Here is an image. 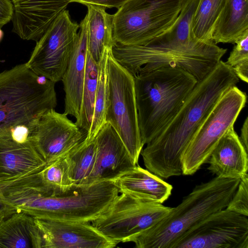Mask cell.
Returning a JSON list of instances; mask_svg holds the SVG:
<instances>
[{
	"mask_svg": "<svg viewBox=\"0 0 248 248\" xmlns=\"http://www.w3.org/2000/svg\"><path fill=\"white\" fill-rule=\"evenodd\" d=\"M96 158L89 184L110 181L136 165L118 133L106 123L94 138Z\"/></svg>",
	"mask_w": 248,
	"mask_h": 248,
	"instance_id": "obj_15",
	"label": "cell"
},
{
	"mask_svg": "<svg viewBox=\"0 0 248 248\" xmlns=\"http://www.w3.org/2000/svg\"><path fill=\"white\" fill-rule=\"evenodd\" d=\"M130 0H70V2H78L84 5H93L107 8L119 9Z\"/></svg>",
	"mask_w": 248,
	"mask_h": 248,
	"instance_id": "obj_31",
	"label": "cell"
},
{
	"mask_svg": "<svg viewBox=\"0 0 248 248\" xmlns=\"http://www.w3.org/2000/svg\"><path fill=\"white\" fill-rule=\"evenodd\" d=\"M87 132L55 108L46 111L30 129L28 139L46 163L65 155L86 138Z\"/></svg>",
	"mask_w": 248,
	"mask_h": 248,
	"instance_id": "obj_13",
	"label": "cell"
},
{
	"mask_svg": "<svg viewBox=\"0 0 248 248\" xmlns=\"http://www.w3.org/2000/svg\"><path fill=\"white\" fill-rule=\"evenodd\" d=\"M172 248H248V219L226 208L187 232Z\"/></svg>",
	"mask_w": 248,
	"mask_h": 248,
	"instance_id": "obj_12",
	"label": "cell"
},
{
	"mask_svg": "<svg viewBox=\"0 0 248 248\" xmlns=\"http://www.w3.org/2000/svg\"><path fill=\"white\" fill-rule=\"evenodd\" d=\"M120 193L110 181L75 186L68 191L53 193L35 176L18 181L10 202L16 212L35 218L91 222L102 214Z\"/></svg>",
	"mask_w": 248,
	"mask_h": 248,
	"instance_id": "obj_2",
	"label": "cell"
},
{
	"mask_svg": "<svg viewBox=\"0 0 248 248\" xmlns=\"http://www.w3.org/2000/svg\"><path fill=\"white\" fill-rule=\"evenodd\" d=\"M240 140L246 151H248V118L245 120L241 129Z\"/></svg>",
	"mask_w": 248,
	"mask_h": 248,
	"instance_id": "obj_33",
	"label": "cell"
},
{
	"mask_svg": "<svg viewBox=\"0 0 248 248\" xmlns=\"http://www.w3.org/2000/svg\"><path fill=\"white\" fill-rule=\"evenodd\" d=\"M0 210H3L8 211L13 214L16 212V210L10 205L4 202L1 199L0 196Z\"/></svg>",
	"mask_w": 248,
	"mask_h": 248,
	"instance_id": "obj_34",
	"label": "cell"
},
{
	"mask_svg": "<svg viewBox=\"0 0 248 248\" xmlns=\"http://www.w3.org/2000/svg\"><path fill=\"white\" fill-rule=\"evenodd\" d=\"M46 248H112L118 244L85 221L35 218Z\"/></svg>",
	"mask_w": 248,
	"mask_h": 248,
	"instance_id": "obj_14",
	"label": "cell"
},
{
	"mask_svg": "<svg viewBox=\"0 0 248 248\" xmlns=\"http://www.w3.org/2000/svg\"><path fill=\"white\" fill-rule=\"evenodd\" d=\"M55 83L40 77L26 63L0 73V138L11 137L17 127L30 129L46 111L55 108Z\"/></svg>",
	"mask_w": 248,
	"mask_h": 248,
	"instance_id": "obj_5",
	"label": "cell"
},
{
	"mask_svg": "<svg viewBox=\"0 0 248 248\" xmlns=\"http://www.w3.org/2000/svg\"><path fill=\"white\" fill-rule=\"evenodd\" d=\"M69 174L73 185L89 184L93 173L95 158L94 139H85L65 155Z\"/></svg>",
	"mask_w": 248,
	"mask_h": 248,
	"instance_id": "obj_24",
	"label": "cell"
},
{
	"mask_svg": "<svg viewBox=\"0 0 248 248\" xmlns=\"http://www.w3.org/2000/svg\"><path fill=\"white\" fill-rule=\"evenodd\" d=\"M247 95L236 86L227 90L202 124L182 157V174H194L209 159L225 132L233 126L245 107Z\"/></svg>",
	"mask_w": 248,
	"mask_h": 248,
	"instance_id": "obj_10",
	"label": "cell"
},
{
	"mask_svg": "<svg viewBox=\"0 0 248 248\" xmlns=\"http://www.w3.org/2000/svg\"><path fill=\"white\" fill-rule=\"evenodd\" d=\"M240 178L216 176L196 186L157 223L132 239L137 248H172L189 230L209 215L226 208Z\"/></svg>",
	"mask_w": 248,
	"mask_h": 248,
	"instance_id": "obj_4",
	"label": "cell"
},
{
	"mask_svg": "<svg viewBox=\"0 0 248 248\" xmlns=\"http://www.w3.org/2000/svg\"><path fill=\"white\" fill-rule=\"evenodd\" d=\"M225 63L229 65L239 79L248 81V30L235 41Z\"/></svg>",
	"mask_w": 248,
	"mask_h": 248,
	"instance_id": "obj_29",
	"label": "cell"
},
{
	"mask_svg": "<svg viewBox=\"0 0 248 248\" xmlns=\"http://www.w3.org/2000/svg\"><path fill=\"white\" fill-rule=\"evenodd\" d=\"M115 60L133 76L142 67L171 65L182 68L198 80L206 77L221 61L227 49L214 42L200 41L187 46L156 47L116 44L111 49Z\"/></svg>",
	"mask_w": 248,
	"mask_h": 248,
	"instance_id": "obj_6",
	"label": "cell"
},
{
	"mask_svg": "<svg viewBox=\"0 0 248 248\" xmlns=\"http://www.w3.org/2000/svg\"><path fill=\"white\" fill-rule=\"evenodd\" d=\"M98 77V64L87 51L80 112L75 122L87 133L90 130L93 115Z\"/></svg>",
	"mask_w": 248,
	"mask_h": 248,
	"instance_id": "obj_25",
	"label": "cell"
},
{
	"mask_svg": "<svg viewBox=\"0 0 248 248\" xmlns=\"http://www.w3.org/2000/svg\"><path fill=\"white\" fill-rule=\"evenodd\" d=\"M108 49L106 50L98 63L99 77L93 115L90 130L86 137V139L88 140L94 139L100 129L106 123L105 115L108 90L107 60Z\"/></svg>",
	"mask_w": 248,
	"mask_h": 248,
	"instance_id": "obj_27",
	"label": "cell"
},
{
	"mask_svg": "<svg viewBox=\"0 0 248 248\" xmlns=\"http://www.w3.org/2000/svg\"><path fill=\"white\" fill-rule=\"evenodd\" d=\"M39 174L44 185L52 193L65 192L73 186L65 155L46 163Z\"/></svg>",
	"mask_w": 248,
	"mask_h": 248,
	"instance_id": "obj_28",
	"label": "cell"
},
{
	"mask_svg": "<svg viewBox=\"0 0 248 248\" xmlns=\"http://www.w3.org/2000/svg\"><path fill=\"white\" fill-rule=\"evenodd\" d=\"M208 161V170L219 177L240 178L248 173V152L233 126L219 140Z\"/></svg>",
	"mask_w": 248,
	"mask_h": 248,
	"instance_id": "obj_18",
	"label": "cell"
},
{
	"mask_svg": "<svg viewBox=\"0 0 248 248\" xmlns=\"http://www.w3.org/2000/svg\"><path fill=\"white\" fill-rule=\"evenodd\" d=\"M239 79L221 60L198 81L174 116L142 149L146 169L163 179L182 174V157L189 143L223 94Z\"/></svg>",
	"mask_w": 248,
	"mask_h": 248,
	"instance_id": "obj_1",
	"label": "cell"
},
{
	"mask_svg": "<svg viewBox=\"0 0 248 248\" xmlns=\"http://www.w3.org/2000/svg\"><path fill=\"white\" fill-rule=\"evenodd\" d=\"M79 25L69 11L62 12L51 23L36 44L27 66L39 76L56 83L62 80L73 52Z\"/></svg>",
	"mask_w": 248,
	"mask_h": 248,
	"instance_id": "obj_11",
	"label": "cell"
},
{
	"mask_svg": "<svg viewBox=\"0 0 248 248\" xmlns=\"http://www.w3.org/2000/svg\"><path fill=\"white\" fill-rule=\"evenodd\" d=\"M184 0H130L112 15L117 44L144 46L171 26Z\"/></svg>",
	"mask_w": 248,
	"mask_h": 248,
	"instance_id": "obj_7",
	"label": "cell"
},
{
	"mask_svg": "<svg viewBox=\"0 0 248 248\" xmlns=\"http://www.w3.org/2000/svg\"><path fill=\"white\" fill-rule=\"evenodd\" d=\"M134 78L139 126L144 145L174 116L198 81L187 71L168 65L142 67Z\"/></svg>",
	"mask_w": 248,
	"mask_h": 248,
	"instance_id": "obj_3",
	"label": "cell"
},
{
	"mask_svg": "<svg viewBox=\"0 0 248 248\" xmlns=\"http://www.w3.org/2000/svg\"><path fill=\"white\" fill-rule=\"evenodd\" d=\"M14 7L11 0H0V28L12 20Z\"/></svg>",
	"mask_w": 248,
	"mask_h": 248,
	"instance_id": "obj_32",
	"label": "cell"
},
{
	"mask_svg": "<svg viewBox=\"0 0 248 248\" xmlns=\"http://www.w3.org/2000/svg\"><path fill=\"white\" fill-rule=\"evenodd\" d=\"M171 208L149 201L135 193L122 191L91 224L117 244L130 242L165 217Z\"/></svg>",
	"mask_w": 248,
	"mask_h": 248,
	"instance_id": "obj_9",
	"label": "cell"
},
{
	"mask_svg": "<svg viewBox=\"0 0 248 248\" xmlns=\"http://www.w3.org/2000/svg\"><path fill=\"white\" fill-rule=\"evenodd\" d=\"M226 0H199L193 15L192 30L198 39L214 42L213 33Z\"/></svg>",
	"mask_w": 248,
	"mask_h": 248,
	"instance_id": "obj_26",
	"label": "cell"
},
{
	"mask_svg": "<svg viewBox=\"0 0 248 248\" xmlns=\"http://www.w3.org/2000/svg\"><path fill=\"white\" fill-rule=\"evenodd\" d=\"M198 2L199 0H184L180 13L172 24L146 45L179 47L200 42L192 30V19Z\"/></svg>",
	"mask_w": 248,
	"mask_h": 248,
	"instance_id": "obj_22",
	"label": "cell"
},
{
	"mask_svg": "<svg viewBox=\"0 0 248 248\" xmlns=\"http://www.w3.org/2000/svg\"><path fill=\"white\" fill-rule=\"evenodd\" d=\"M46 164L29 139L20 142L10 137L0 138V182L38 171Z\"/></svg>",
	"mask_w": 248,
	"mask_h": 248,
	"instance_id": "obj_16",
	"label": "cell"
},
{
	"mask_svg": "<svg viewBox=\"0 0 248 248\" xmlns=\"http://www.w3.org/2000/svg\"><path fill=\"white\" fill-rule=\"evenodd\" d=\"M12 215L10 212L3 210H0V223L6 218Z\"/></svg>",
	"mask_w": 248,
	"mask_h": 248,
	"instance_id": "obj_35",
	"label": "cell"
},
{
	"mask_svg": "<svg viewBox=\"0 0 248 248\" xmlns=\"http://www.w3.org/2000/svg\"><path fill=\"white\" fill-rule=\"evenodd\" d=\"M108 50L107 60L108 99L105 120L113 127L138 164L144 146L139 126L134 76Z\"/></svg>",
	"mask_w": 248,
	"mask_h": 248,
	"instance_id": "obj_8",
	"label": "cell"
},
{
	"mask_svg": "<svg viewBox=\"0 0 248 248\" xmlns=\"http://www.w3.org/2000/svg\"><path fill=\"white\" fill-rule=\"evenodd\" d=\"M248 30V0H226L215 24V44L233 43Z\"/></svg>",
	"mask_w": 248,
	"mask_h": 248,
	"instance_id": "obj_23",
	"label": "cell"
},
{
	"mask_svg": "<svg viewBox=\"0 0 248 248\" xmlns=\"http://www.w3.org/2000/svg\"><path fill=\"white\" fill-rule=\"evenodd\" d=\"M86 39L87 51L98 64L106 50L117 44L113 35L112 15L104 8L87 6Z\"/></svg>",
	"mask_w": 248,
	"mask_h": 248,
	"instance_id": "obj_21",
	"label": "cell"
},
{
	"mask_svg": "<svg viewBox=\"0 0 248 248\" xmlns=\"http://www.w3.org/2000/svg\"><path fill=\"white\" fill-rule=\"evenodd\" d=\"M0 248H43L35 217L16 212L5 218L0 223Z\"/></svg>",
	"mask_w": 248,
	"mask_h": 248,
	"instance_id": "obj_20",
	"label": "cell"
},
{
	"mask_svg": "<svg viewBox=\"0 0 248 248\" xmlns=\"http://www.w3.org/2000/svg\"><path fill=\"white\" fill-rule=\"evenodd\" d=\"M3 36V31H2V30L0 28V41L2 39Z\"/></svg>",
	"mask_w": 248,
	"mask_h": 248,
	"instance_id": "obj_36",
	"label": "cell"
},
{
	"mask_svg": "<svg viewBox=\"0 0 248 248\" xmlns=\"http://www.w3.org/2000/svg\"><path fill=\"white\" fill-rule=\"evenodd\" d=\"M226 209L248 216V175L241 178L238 187Z\"/></svg>",
	"mask_w": 248,
	"mask_h": 248,
	"instance_id": "obj_30",
	"label": "cell"
},
{
	"mask_svg": "<svg viewBox=\"0 0 248 248\" xmlns=\"http://www.w3.org/2000/svg\"><path fill=\"white\" fill-rule=\"evenodd\" d=\"M110 181L119 192L135 193L150 202L161 204L169 198L172 189L171 185L138 164Z\"/></svg>",
	"mask_w": 248,
	"mask_h": 248,
	"instance_id": "obj_19",
	"label": "cell"
},
{
	"mask_svg": "<svg viewBox=\"0 0 248 248\" xmlns=\"http://www.w3.org/2000/svg\"><path fill=\"white\" fill-rule=\"evenodd\" d=\"M87 54L86 18L79 24L77 40L62 80L65 92L64 113L78 119L81 106Z\"/></svg>",
	"mask_w": 248,
	"mask_h": 248,
	"instance_id": "obj_17",
	"label": "cell"
}]
</instances>
